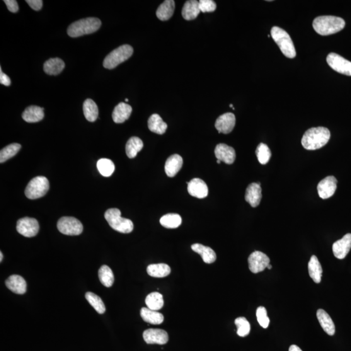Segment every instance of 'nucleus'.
<instances>
[{
	"mask_svg": "<svg viewBox=\"0 0 351 351\" xmlns=\"http://www.w3.org/2000/svg\"><path fill=\"white\" fill-rule=\"evenodd\" d=\"M330 138L331 132L327 128H312L304 133L301 143L305 149L315 151L325 146Z\"/></svg>",
	"mask_w": 351,
	"mask_h": 351,
	"instance_id": "1",
	"label": "nucleus"
},
{
	"mask_svg": "<svg viewBox=\"0 0 351 351\" xmlns=\"http://www.w3.org/2000/svg\"><path fill=\"white\" fill-rule=\"evenodd\" d=\"M314 30L323 36L333 35L345 28V23L343 18L335 16L317 17L313 22Z\"/></svg>",
	"mask_w": 351,
	"mask_h": 351,
	"instance_id": "2",
	"label": "nucleus"
},
{
	"mask_svg": "<svg viewBox=\"0 0 351 351\" xmlns=\"http://www.w3.org/2000/svg\"><path fill=\"white\" fill-rule=\"evenodd\" d=\"M101 21L97 18L81 19L72 23L68 28V35L71 37H78L96 32L100 29Z\"/></svg>",
	"mask_w": 351,
	"mask_h": 351,
	"instance_id": "3",
	"label": "nucleus"
},
{
	"mask_svg": "<svg viewBox=\"0 0 351 351\" xmlns=\"http://www.w3.org/2000/svg\"><path fill=\"white\" fill-rule=\"evenodd\" d=\"M271 35L285 57L290 59H294L296 57V50H295L294 44L286 31L277 26H275L271 29Z\"/></svg>",
	"mask_w": 351,
	"mask_h": 351,
	"instance_id": "4",
	"label": "nucleus"
},
{
	"mask_svg": "<svg viewBox=\"0 0 351 351\" xmlns=\"http://www.w3.org/2000/svg\"><path fill=\"white\" fill-rule=\"evenodd\" d=\"M105 219L113 230L123 234H129L134 230V223L130 219L121 217L120 211L111 208L106 211Z\"/></svg>",
	"mask_w": 351,
	"mask_h": 351,
	"instance_id": "5",
	"label": "nucleus"
},
{
	"mask_svg": "<svg viewBox=\"0 0 351 351\" xmlns=\"http://www.w3.org/2000/svg\"><path fill=\"white\" fill-rule=\"evenodd\" d=\"M134 49L128 45L120 46L109 54L104 60L103 66L107 69H113L132 56Z\"/></svg>",
	"mask_w": 351,
	"mask_h": 351,
	"instance_id": "6",
	"label": "nucleus"
},
{
	"mask_svg": "<svg viewBox=\"0 0 351 351\" xmlns=\"http://www.w3.org/2000/svg\"><path fill=\"white\" fill-rule=\"evenodd\" d=\"M49 188L48 179L45 176H37L29 182L26 188L25 195L30 199H37L47 194Z\"/></svg>",
	"mask_w": 351,
	"mask_h": 351,
	"instance_id": "7",
	"label": "nucleus"
},
{
	"mask_svg": "<svg viewBox=\"0 0 351 351\" xmlns=\"http://www.w3.org/2000/svg\"><path fill=\"white\" fill-rule=\"evenodd\" d=\"M57 226L60 233L67 236H78L82 233L84 230L81 222L72 217L60 218L58 221Z\"/></svg>",
	"mask_w": 351,
	"mask_h": 351,
	"instance_id": "8",
	"label": "nucleus"
},
{
	"mask_svg": "<svg viewBox=\"0 0 351 351\" xmlns=\"http://www.w3.org/2000/svg\"><path fill=\"white\" fill-rule=\"evenodd\" d=\"M326 62L332 69L338 73L351 76V62L336 53H331L326 57Z\"/></svg>",
	"mask_w": 351,
	"mask_h": 351,
	"instance_id": "9",
	"label": "nucleus"
},
{
	"mask_svg": "<svg viewBox=\"0 0 351 351\" xmlns=\"http://www.w3.org/2000/svg\"><path fill=\"white\" fill-rule=\"evenodd\" d=\"M16 230L18 233L26 238L35 236L39 231V224L35 219L24 217L17 222Z\"/></svg>",
	"mask_w": 351,
	"mask_h": 351,
	"instance_id": "10",
	"label": "nucleus"
},
{
	"mask_svg": "<svg viewBox=\"0 0 351 351\" xmlns=\"http://www.w3.org/2000/svg\"><path fill=\"white\" fill-rule=\"evenodd\" d=\"M249 270L252 273H258L262 272L270 264V259L265 254L260 251H255L249 256Z\"/></svg>",
	"mask_w": 351,
	"mask_h": 351,
	"instance_id": "11",
	"label": "nucleus"
},
{
	"mask_svg": "<svg viewBox=\"0 0 351 351\" xmlns=\"http://www.w3.org/2000/svg\"><path fill=\"white\" fill-rule=\"evenodd\" d=\"M143 338L147 344L164 345L168 342L169 335L161 329L150 328L144 332Z\"/></svg>",
	"mask_w": 351,
	"mask_h": 351,
	"instance_id": "12",
	"label": "nucleus"
},
{
	"mask_svg": "<svg viewBox=\"0 0 351 351\" xmlns=\"http://www.w3.org/2000/svg\"><path fill=\"white\" fill-rule=\"evenodd\" d=\"M338 181L335 176H329L319 183L318 191L319 197L323 199H326L335 194L337 189Z\"/></svg>",
	"mask_w": 351,
	"mask_h": 351,
	"instance_id": "13",
	"label": "nucleus"
},
{
	"mask_svg": "<svg viewBox=\"0 0 351 351\" xmlns=\"http://www.w3.org/2000/svg\"><path fill=\"white\" fill-rule=\"evenodd\" d=\"M236 125V117L233 113H226L220 116L215 122V128L219 134H230Z\"/></svg>",
	"mask_w": 351,
	"mask_h": 351,
	"instance_id": "14",
	"label": "nucleus"
},
{
	"mask_svg": "<svg viewBox=\"0 0 351 351\" xmlns=\"http://www.w3.org/2000/svg\"><path fill=\"white\" fill-rule=\"evenodd\" d=\"M351 249V234H347L342 238L336 241L333 245L335 257L343 260L346 257Z\"/></svg>",
	"mask_w": 351,
	"mask_h": 351,
	"instance_id": "15",
	"label": "nucleus"
},
{
	"mask_svg": "<svg viewBox=\"0 0 351 351\" xmlns=\"http://www.w3.org/2000/svg\"><path fill=\"white\" fill-rule=\"evenodd\" d=\"M215 157L224 163L231 164L236 159V152L233 148L226 144L221 143L217 145L215 149Z\"/></svg>",
	"mask_w": 351,
	"mask_h": 351,
	"instance_id": "16",
	"label": "nucleus"
},
{
	"mask_svg": "<svg viewBox=\"0 0 351 351\" xmlns=\"http://www.w3.org/2000/svg\"><path fill=\"white\" fill-rule=\"evenodd\" d=\"M189 193L193 197L198 198H204L208 194V188L207 183L200 178H194L189 181L188 184Z\"/></svg>",
	"mask_w": 351,
	"mask_h": 351,
	"instance_id": "17",
	"label": "nucleus"
},
{
	"mask_svg": "<svg viewBox=\"0 0 351 351\" xmlns=\"http://www.w3.org/2000/svg\"><path fill=\"white\" fill-rule=\"evenodd\" d=\"M260 185V183H253L246 188L244 198L253 208L257 207L260 204L262 197Z\"/></svg>",
	"mask_w": 351,
	"mask_h": 351,
	"instance_id": "18",
	"label": "nucleus"
},
{
	"mask_svg": "<svg viewBox=\"0 0 351 351\" xmlns=\"http://www.w3.org/2000/svg\"><path fill=\"white\" fill-rule=\"evenodd\" d=\"M6 285L12 292L18 295H23L27 290L26 280L20 275L10 276L6 281Z\"/></svg>",
	"mask_w": 351,
	"mask_h": 351,
	"instance_id": "19",
	"label": "nucleus"
},
{
	"mask_svg": "<svg viewBox=\"0 0 351 351\" xmlns=\"http://www.w3.org/2000/svg\"><path fill=\"white\" fill-rule=\"evenodd\" d=\"M183 166V159L180 155L173 154L167 159L164 170L169 177L173 178L180 171Z\"/></svg>",
	"mask_w": 351,
	"mask_h": 351,
	"instance_id": "20",
	"label": "nucleus"
},
{
	"mask_svg": "<svg viewBox=\"0 0 351 351\" xmlns=\"http://www.w3.org/2000/svg\"><path fill=\"white\" fill-rule=\"evenodd\" d=\"M132 112V108L124 102L118 104L114 109L112 117L114 122L120 124L125 122L130 118Z\"/></svg>",
	"mask_w": 351,
	"mask_h": 351,
	"instance_id": "21",
	"label": "nucleus"
},
{
	"mask_svg": "<svg viewBox=\"0 0 351 351\" xmlns=\"http://www.w3.org/2000/svg\"><path fill=\"white\" fill-rule=\"evenodd\" d=\"M317 318H318L319 323H320L321 327L327 335L329 336H334L335 334L336 328L335 324L334 323L333 319H331L330 316L327 314V312L324 311V309H319L317 312Z\"/></svg>",
	"mask_w": 351,
	"mask_h": 351,
	"instance_id": "22",
	"label": "nucleus"
},
{
	"mask_svg": "<svg viewBox=\"0 0 351 351\" xmlns=\"http://www.w3.org/2000/svg\"><path fill=\"white\" fill-rule=\"evenodd\" d=\"M44 117V108L36 106H31L26 108L23 113V119L29 123L39 122Z\"/></svg>",
	"mask_w": 351,
	"mask_h": 351,
	"instance_id": "23",
	"label": "nucleus"
},
{
	"mask_svg": "<svg viewBox=\"0 0 351 351\" xmlns=\"http://www.w3.org/2000/svg\"><path fill=\"white\" fill-rule=\"evenodd\" d=\"M191 249L195 253L200 254L202 257L203 261L205 263H212L215 262L217 259L216 254L212 249L208 247V246L202 245V244L196 243L193 244L191 246Z\"/></svg>",
	"mask_w": 351,
	"mask_h": 351,
	"instance_id": "24",
	"label": "nucleus"
},
{
	"mask_svg": "<svg viewBox=\"0 0 351 351\" xmlns=\"http://www.w3.org/2000/svg\"><path fill=\"white\" fill-rule=\"evenodd\" d=\"M200 13L199 2L196 0L186 2L181 11L183 18L186 20H195Z\"/></svg>",
	"mask_w": 351,
	"mask_h": 351,
	"instance_id": "25",
	"label": "nucleus"
},
{
	"mask_svg": "<svg viewBox=\"0 0 351 351\" xmlns=\"http://www.w3.org/2000/svg\"><path fill=\"white\" fill-rule=\"evenodd\" d=\"M175 9V2L173 0H166L157 9L156 16L161 21L169 20L173 16Z\"/></svg>",
	"mask_w": 351,
	"mask_h": 351,
	"instance_id": "26",
	"label": "nucleus"
},
{
	"mask_svg": "<svg viewBox=\"0 0 351 351\" xmlns=\"http://www.w3.org/2000/svg\"><path fill=\"white\" fill-rule=\"evenodd\" d=\"M65 64L59 58H52L44 64V70L47 74L56 76L64 70Z\"/></svg>",
	"mask_w": 351,
	"mask_h": 351,
	"instance_id": "27",
	"label": "nucleus"
},
{
	"mask_svg": "<svg viewBox=\"0 0 351 351\" xmlns=\"http://www.w3.org/2000/svg\"><path fill=\"white\" fill-rule=\"evenodd\" d=\"M148 127L151 132L162 135L166 133L168 125L162 120L160 116L157 114H153L148 120Z\"/></svg>",
	"mask_w": 351,
	"mask_h": 351,
	"instance_id": "28",
	"label": "nucleus"
},
{
	"mask_svg": "<svg viewBox=\"0 0 351 351\" xmlns=\"http://www.w3.org/2000/svg\"><path fill=\"white\" fill-rule=\"evenodd\" d=\"M308 273L309 277L317 284L321 282L323 269L320 262L316 256H312L308 263Z\"/></svg>",
	"mask_w": 351,
	"mask_h": 351,
	"instance_id": "29",
	"label": "nucleus"
},
{
	"mask_svg": "<svg viewBox=\"0 0 351 351\" xmlns=\"http://www.w3.org/2000/svg\"><path fill=\"white\" fill-rule=\"evenodd\" d=\"M171 272V267L166 263H157L148 266L147 273L151 277L163 278L168 277Z\"/></svg>",
	"mask_w": 351,
	"mask_h": 351,
	"instance_id": "30",
	"label": "nucleus"
},
{
	"mask_svg": "<svg viewBox=\"0 0 351 351\" xmlns=\"http://www.w3.org/2000/svg\"><path fill=\"white\" fill-rule=\"evenodd\" d=\"M140 314L142 319L150 324H160L164 321V317L161 313L144 307L140 309Z\"/></svg>",
	"mask_w": 351,
	"mask_h": 351,
	"instance_id": "31",
	"label": "nucleus"
},
{
	"mask_svg": "<svg viewBox=\"0 0 351 351\" xmlns=\"http://www.w3.org/2000/svg\"><path fill=\"white\" fill-rule=\"evenodd\" d=\"M143 146V142L139 137H131L126 145V152H127V156L130 159L134 158L141 151Z\"/></svg>",
	"mask_w": 351,
	"mask_h": 351,
	"instance_id": "32",
	"label": "nucleus"
},
{
	"mask_svg": "<svg viewBox=\"0 0 351 351\" xmlns=\"http://www.w3.org/2000/svg\"><path fill=\"white\" fill-rule=\"evenodd\" d=\"M83 110L85 117L89 122H94L98 117V108L96 103L91 99H87L84 101Z\"/></svg>",
	"mask_w": 351,
	"mask_h": 351,
	"instance_id": "33",
	"label": "nucleus"
},
{
	"mask_svg": "<svg viewBox=\"0 0 351 351\" xmlns=\"http://www.w3.org/2000/svg\"><path fill=\"white\" fill-rule=\"evenodd\" d=\"M148 308L152 311H158L163 308L164 301L163 295L158 292H153L150 294L145 299Z\"/></svg>",
	"mask_w": 351,
	"mask_h": 351,
	"instance_id": "34",
	"label": "nucleus"
},
{
	"mask_svg": "<svg viewBox=\"0 0 351 351\" xmlns=\"http://www.w3.org/2000/svg\"><path fill=\"white\" fill-rule=\"evenodd\" d=\"M98 277L104 286L110 287L114 283V275L112 270L107 265H102L98 271Z\"/></svg>",
	"mask_w": 351,
	"mask_h": 351,
	"instance_id": "35",
	"label": "nucleus"
},
{
	"mask_svg": "<svg viewBox=\"0 0 351 351\" xmlns=\"http://www.w3.org/2000/svg\"><path fill=\"white\" fill-rule=\"evenodd\" d=\"M160 223L167 229H176L181 224V217L176 214H167L161 218Z\"/></svg>",
	"mask_w": 351,
	"mask_h": 351,
	"instance_id": "36",
	"label": "nucleus"
},
{
	"mask_svg": "<svg viewBox=\"0 0 351 351\" xmlns=\"http://www.w3.org/2000/svg\"><path fill=\"white\" fill-rule=\"evenodd\" d=\"M97 168L101 175L105 177H110L115 171V164L110 159L102 158L98 161Z\"/></svg>",
	"mask_w": 351,
	"mask_h": 351,
	"instance_id": "37",
	"label": "nucleus"
},
{
	"mask_svg": "<svg viewBox=\"0 0 351 351\" xmlns=\"http://www.w3.org/2000/svg\"><path fill=\"white\" fill-rule=\"evenodd\" d=\"M86 298L87 301L89 302V304L93 307L98 314H103L105 313V304H104L102 300L101 299L100 297L93 294V293L87 292L86 294Z\"/></svg>",
	"mask_w": 351,
	"mask_h": 351,
	"instance_id": "38",
	"label": "nucleus"
},
{
	"mask_svg": "<svg viewBox=\"0 0 351 351\" xmlns=\"http://www.w3.org/2000/svg\"><path fill=\"white\" fill-rule=\"evenodd\" d=\"M20 149L21 145L18 143L11 144L4 148L0 152V162L1 163L15 156Z\"/></svg>",
	"mask_w": 351,
	"mask_h": 351,
	"instance_id": "39",
	"label": "nucleus"
},
{
	"mask_svg": "<svg viewBox=\"0 0 351 351\" xmlns=\"http://www.w3.org/2000/svg\"><path fill=\"white\" fill-rule=\"evenodd\" d=\"M256 156L258 161L261 164H265L270 161L271 157V152L267 144L260 143L258 145L256 151Z\"/></svg>",
	"mask_w": 351,
	"mask_h": 351,
	"instance_id": "40",
	"label": "nucleus"
},
{
	"mask_svg": "<svg viewBox=\"0 0 351 351\" xmlns=\"http://www.w3.org/2000/svg\"><path fill=\"white\" fill-rule=\"evenodd\" d=\"M235 324L237 326V334L240 337H245L248 336L251 331V324L245 318L240 317L235 320Z\"/></svg>",
	"mask_w": 351,
	"mask_h": 351,
	"instance_id": "41",
	"label": "nucleus"
},
{
	"mask_svg": "<svg viewBox=\"0 0 351 351\" xmlns=\"http://www.w3.org/2000/svg\"><path fill=\"white\" fill-rule=\"evenodd\" d=\"M256 317L259 324L263 328H267L270 323V319L267 316V309L263 306L258 307L256 311Z\"/></svg>",
	"mask_w": 351,
	"mask_h": 351,
	"instance_id": "42",
	"label": "nucleus"
},
{
	"mask_svg": "<svg viewBox=\"0 0 351 351\" xmlns=\"http://www.w3.org/2000/svg\"><path fill=\"white\" fill-rule=\"evenodd\" d=\"M199 8L202 13H212L217 8V5L212 0H200Z\"/></svg>",
	"mask_w": 351,
	"mask_h": 351,
	"instance_id": "43",
	"label": "nucleus"
},
{
	"mask_svg": "<svg viewBox=\"0 0 351 351\" xmlns=\"http://www.w3.org/2000/svg\"><path fill=\"white\" fill-rule=\"evenodd\" d=\"M4 3L6 4L7 9L12 13H16L18 11L19 7L16 0H4Z\"/></svg>",
	"mask_w": 351,
	"mask_h": 351,
	"instance_id": "44",
	"label": "nucleus"
},
{
	"mask_svg": "<svg viewBox=\"0 0 351 351\" xmlns=\"http://www.w3.org/2000/svg\"><path fill=\"white\" fill-rule=\"evenodd\" d=\"M29 6L35 11H39L43 7L42 0H26Z\"/></svg>",
	"mask_w": 351,
	"mask_h": 351,
	"instance_id": "45",
	"label": "nucleus"
},
{
	"mask_svg": "<svg viewBox=\"0 0 351 351\" xmlns=\"http://www.w3.org/2000/svg\"><path fill=\"white\" fill-rule=\"evenodd\" d=\"M0 83L5 86H9L11 85V79L8 76L2 71L0 69Z\"/></svg>",
	"mask_w": 351,
	"mask_h": 351,
	"instance_id": "46",
	"label": "nucleus"
},
{
	"mask_svg": "<svg viewBox=\"0 0 351 351\" xmlns=\"http://www.w3.org/2000/svg\"><path fill=\"white\" fill-rule=\"evenodd\" d=\"M289 351H302L301 348L298 347L296 345H292L290 346Z\"/></svg>",
	"mask_w": 351,
	"mask_h": 351,
	"instance_id": "47",
	"label": "nucleus"
},
{
	"mask_svg": "<svg viewBox=\"0 0 351 351\" xmlns=\"http://www.w3.org/2000/svg\"><path fill=\"white\" fill-rule=\"evenodd\" d=\"M0 256H1V258H0V261H1L2 262V260H3L4 258L3 254H2V252L1 253H0Z\"/></svg>",
	"mask_w": 351,
	"mask_h": 351,
	"instance_id": "48",
	"label": "nucleus"
},
{
	"mask_svg": "<svg viewBox=\"0 0 351 351\" xmlns=\"http://www.w3.org/2000/svg\"><path fill=\"white\" fill-rule=\"evenodd\" d=\"M267 269H269V270H271V269H272V266H271V265H270V264L269 265L267 266Z\"/></svg>",
	"mask_w": 351,
	"mask_h": 351,
	"instance_id": "49",
	"label": "nucleus"
},
{
	"mask_svg": "<svg viewBox=\"0 0 351 351\" xmlns=\"http://www.w3.org/2000/svg\"><path fill=\"white\" fill-rule=\"evenodd\" d=\"M217 163L219 164L220 163H221V161L219 160V159H217Z\"/></svg>",
	"mask_w": 351,
	"mask_h": 351,
	"instance_id": "50",
	"label": "nucleus"
},
{
	"mask_svg": "<svg viewBox=\"0 0 351 351\" xmlns=\"http://www.w3.org/2000/svg\"><path fill=\"white\" fill-rule=\"evenodd\" d=\"M230 107H231L232 108H234L233 105H232V104H231V105H230Z\"/></svg>",
	"mask_w": 351,
	"mask_h": 351,
	"instance_id": "51",
	"label": "nucleus"
},
{
	"mask_svg": "<svg viewBox=\"0 0 351 351\" xmlns=\"http://www.w3.org/2000/svg\"><path fill=\"white\" fill-rule=\"evenodd\" d=\"M125 101H129V100H128V98H126V99H125Z\"/></svg>",
	"mask_w": 351,
	"mask_h": 351,
	"instance_id": "52",
	"label": "nucleus"
}]
</instances>
